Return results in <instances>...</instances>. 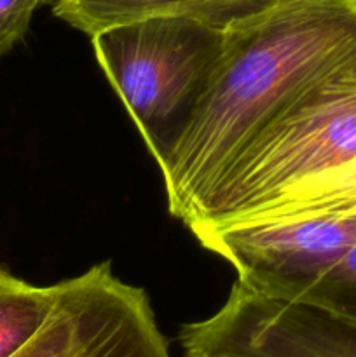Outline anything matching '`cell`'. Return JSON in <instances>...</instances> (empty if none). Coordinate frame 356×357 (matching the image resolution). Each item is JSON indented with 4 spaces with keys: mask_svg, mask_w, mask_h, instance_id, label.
Listing matches in <instances>:
<instances>
[{
    "mask_svg": "<svg viewBox=\"0 0 356 357\" xmlns=\"http://www.w3.org/2000/svg\"><path fill=\"white\" fill-rule=\"evenodd\" d=\"M356 52V0H285L227 26L216 72L161 164L181 223L237 157L316 80Z\"/></svg>",
    "mask_w": 356,
    "mask_h": 357,
    "instance_id": "cell-1",
    "label": "cell"
},
{
    "mask_svg": "<svg viewBox=\"0 0 356 357\" xmlns=\"http://www.w3.org/2000/svg\"><path fill=\"white\" fill-rule=\"evenodd\" d=\"M356 166V52L307 87L237 157L184 222L191 232L250 218Z\"/></svg>",
    "mask_w": 356,
    "mask_h": 357,
    "instance_id": "cell-2",
    "label": "cell"
},
{
    "mask_svg": "<svg viewBox=\"0 0 356 357\" xmlns=\"http://www.w3.org/2000/svg\"><path fill=\"white\" fill-rule=\"evenodd\" d=\"M91 40L101 70L161 166L215 75L227 28L161 16L107 28Z\"/></svg>",
    "mask_w": 356,
    "mask_h": 357,
    "instance_id": "cell-3",
    "label": "cell"
},
{
    "mask_svg": "<svg viewBox=\"0 0 356 357\" xmlns=\"http://www.w3.org/2000/svg\"><path fill=\"white\" fill-rule=\"evenodd\" d=\"M192 234L236 268L244 288L302 298L356 246V166L302 197Z\"/></svg>",
    "mask_w": 356,
    "mask_h": 357,
    "instance_id": "cell-4",
    "label": "cell"
},
{
    "mask_svg": "<svg viewBox=\"0 0 356 357\" xmlns=\"http://www.w3.org/2000/svg\"><path fill=\"white\" fill-rule=\"evenodd\" d=\"M13 357H171L145 291L108 261L56 284L44 326Z\"/></svg>",
    "mask_w": 356,
    "mask_h": 357,
    "instance_id": "cell-5",
    "label": "cell"
},
{
    "mask_svg": "<svg viewBox=\"0 0 356 357\" xmlns=\"http://www.w3.org/2000/svg\"><path fill=\"white\" fill-rule=\"evenodd\" d=\"M180 345L184 357H356V323L236 282L218 312L181 326Z\"/></svg>",
    "mask_w": 356,
    "mask_h": 357,
    "instance_id": "cell-6",
    "label": "cell"
},
{
    "mask_svg": "<svg viewBox=\"0 0 356 357\" xmlns=\"http://www.w3.org/2000/svg\"><path fill=\"white\" fill-rule=\"evenodd\" d=\"M285 0H54L52 14L94 37L107 28L161 16L194 17L227 28Z\"/></svg>",
    "mask_w": 356,
    "mask_h": 357,
    "instance_id": "cell-7",
    "label": "cell"
},
{
    "mask_svg": "<svg viewBox=\"0 0 356 357\" xmlns=\"http://www.w3.org/2000/svg\"><path fill=\"white\" fill-rule=\"evenodd\" d=\"M54 286H31L0 271V357H13L47 321Z\"/></svg>",
    "mask_w": 356,
    "mask_h": 357,
    "instance_id": "cell-8",
    "label": "cell"
},
{
    "mask_svg": "<svg viewBox=\"0 0 356 357\" xmlns=\"http://www.w3.org/2000/svg\"><path fill=\"white\" fill-rule=\"evenodd\" d=\"M299 300L356 323V246L328 268Z\"/></svg>",
    "mask_w": 356,
    "mask_h": 357,
    "instance_id": "cell-9",
    "label": "cell"
},
{
    "mask_svg": "<svg viewBox=\"0 0 356 357\" xmlns=\"http://www.w3.org/2000/svg\"><path fill=\"white\" fill-rule=\"evenodd\" d=\"M54 0H0V58L23 40L35 10Z\"/></svg>",
    "mask_w": 356,
    "mask_h": 357,
    "instance_id": "cell-10",
    "label": "cell"
}]
</instances>
